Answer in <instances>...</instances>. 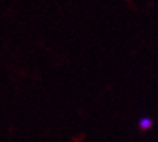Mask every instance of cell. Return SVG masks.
Segmentation results:
<instances>
[{
	"mask_svg": "<svg viewBox=\"0 0 158 142\" xmlns=\"http://www.w3.org/2000/svg\"><path fill=\"white\" fill-rule=\"evenodd\" d=\"M138 128L141 131H148V129L152 128V119L148 118V116H144L138 120Z\"/></svg>",
	"mask_w": 158,
	"mask_h": 142,
	"instance_id": "1",
	"label": "cell"
}]
</instances>
